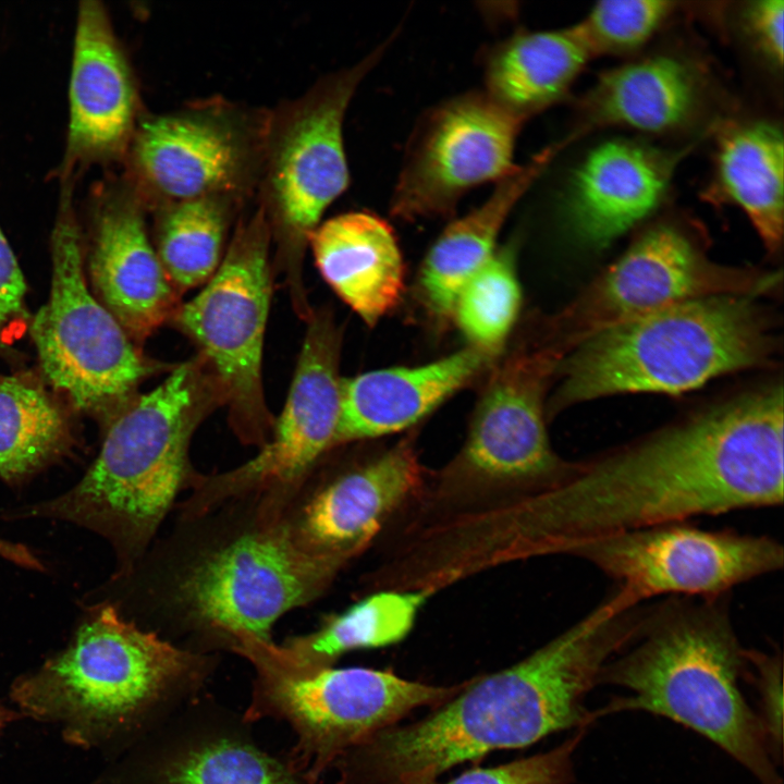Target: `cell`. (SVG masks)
I'll use <instances>...</instances> for the list:
<instances>
[{"instance_id": "cell-14", "label": "cell", "mask_w": 784, "mask_h": 784, "mask_svg": "<svg viewBox=\"0 0 784 784\" xmlns=\"http://www.w3.org/2000/svg\"><path fill=\"white\" fill-rule=\"evenodd\" d=\"M644 603L659 596L714 598L783 567V546L767 535L674 523L580 543L567 552Z\"/></svg>"}, {"instance_id": "cell-35", "label": "cell", "mask_w": 784, "mask_h": 784, "mask_svg": "<svg viewBox=\"0 0 784 784\" xmlns=\"http://www.w3.org/2000/svg\"><path fill=\"white\" fill-rule=\"evenodd\" d=\"M745 681L758 697L756 712L769 750L780 767L783 756V662L780 651L745 649Z\"/></svg>"}, {"instance_id": "cell-3", "label": "cell", "mask_w": 784, "mask_h": 784, "mask_svg": "<svg viewBox=\"0 0 784 784\" xmlns=\"http://www.w3.org/2000/svg\"><path fill=\"white\" fill-rule=\"evenodd\" d=\"M283 505L279 495L250 493L180 517L184 541L167 540L158 583L162 638L201 654L272 644L274 623L324 591L343 565L305 552Z\"/></svg>"}, {"instance_id": "cell-7", "label": "cell", "mask_w": 784, "mask_h": 784, "mask_svg": "<svg viewBox=\"0 0 784 784\" xmlns=\"http://www.w3.org/2000/svg\"><path fill=\"white\" fill-rule=\"evenodd\" d=\"M754 296L678 303L589 338L562 360L546 414L621 393L679 394L765 364L775 343Z\"/></svg>"}, {"instance_id": "cell-17", "label": "cell", "mask_w": 784, "mask_h": 784, "mask_svg": "<svg viewBox=\"0 0 784 784\" xmlns=\"http://www.w3.org/2000/svg\"><path fill=\"white\" fill-rule=\"evenodd\" d=\"M136 188L161 204L233 196L257 157V136L243 114L208 105L146 118L132 136Z\"/></svg>"}, {"instance_id": "cell-2", "label": "cell", "mask_w": 784, "mask_h": 784, "mask_svg": "<svg viewBox=\"0 0 784 784\" xmlns=\"http://www.w3.org/2000/svg\"><path fill=\"white\" fill-rule=\"evenodd\" d=\"M638 625L637 611L608 595L523 660L468 679L427 716L385 728L345 752L332 765L336 784H432L451 768L491 751L589 727L587 695Z\"/></svg>"}, {"instance_id": "cell-19", "label": "cell", "mask_w": 784, "mask_h": 784, "mask_svg": "<svg viewBox=\"0 0 784 784\" xmlns=\"http://www.w3.org/2000/svg\"><path fill=\"white\" fill-rule=\"evenodd\" d=\"M421 470L409 443L324 480L304 478L289 494L283 516L308 554L344 565L418 488Z\"/></svg>"}, {"instance_id": "cell-6", "label": "cell", "mask_w": 784, "mask_h": 784, "mask_svg": "<svg viewBox=\"0 0 784 784\" xmlns=\"http://www.w3.org/2000/svg\"><path fill=\"white\" fill-rule=\"evenodd\" d=\"M217 662V654L185 650L106 604L66 649L19 679L12 698L25 714L63 723L76 743L144 736L204 691Z\"/></svg>"}, {"instance_id": "cell-24", "label": "cell", "mask_w": 784, "mask_h": 784, "mask_svg": "<svg viewBox=\"0 0 784 784\" xmlns=\"http://www.w3.org/2000/svg\"><path fill=\"white\" fill-rule=\"evenodd\" d=\"M315 265L333 292L369 326L400 301L405 280L391 225L369 211L338 215L308 240Z\"/></svg>"}, {"instance_id": "cell-30", "label": "cell", "mask_w": 784, "mask_h": 784, "mask_svg": "<svg viewBox=\"0 0 784 784\" xmlns=\"http://www.w3.org/2000/svg\"><path fill=\"white\" fill-rule=\"evenodd\" d=\"M71 439L60 404L25 376L0 373V476L16 482L63 453Z\"/></svg>"}, {"instance_id": "cell-31", "label": "cell", "mask_w": 784, "mask_h": 784, "mask_svg": "<svg viewBox=\"0 0 784 784\" xmlns=\"http://www.w3.org/2000/svg\"><path fill=\"white\" fill-rule=\"evenodd\" d=\"M232 196H209L160 204L154 247L182 296L205 284L219 268L231 221Z\"/></svg>"}, {"instance_id": "cell-38", "label": "cell", "mask_w": 784, "mask_h": 784, "mask_svg": "<svg viewBox=\"0 0 784 784\" xmlns=\"http://www.w3.org/2000/svg\"><path fill=\"white\" fill-rule=\"evenodd\" d=\"M16 716H17L16 712L11 711V710L7 709L5 707H3L2 705H0V728L8 722L16 719Z\"/></svg>"}, {"instance_id": "cell-22", "label": "cell", "mask_w": 784, "mask_h": 784, "mask_svg": "<svg viewBox=\"0 0 784 784\" xmlns=\"http://www.w3.org/2000/svg\"><path fill=\"white\" fill-rule=\"evenodd\" d=\"M678 160L679 155L629 140L598 145L571 177L568 225L587 244L609 245L658 207Z\"/></svg>"}, {"instance_id": "cell-20", "label": "cell", "mask_w": 784, "mask_h": 784, "mask_svg": "<svg viewBox=\"0 0 784 784\" xmlns=\"http://www.w3.org/2000/svg\"><path fill=\"white\" fill-rule=\"evenodd\" d=\"M95 200L88 261L93 293L139 345L171 321L181 295L149 240L135 185L111 183Z\"/></svg>"}, {"instance_id": "cell-33", "label": "cell", "mask_w": 784, "mask_h": 784, "mask_svg": "<svg viewBox=\"0 0 784 784\" xmlns=\"http://www.w3.org/2000/svg\"><path fill=\"white\" fill-rule=\"evenodd\" d=\"M675 5L666 0L599 1L575 26L592 57L627 52L647 42Z\"/></svg>"}, {"instance_id": "cell-15", "label": "cell", "mask_w": 784, "mask_h": 784, "mask_svg": "<svg viewBox=\"0 0 784 784\" xmlns=\"http://www.w3.org/2000/svg\"><path fill=\"white\" fill-rule=\"evenodd\" d=\"M525 122L483 90L429 109L408 139L391 213L407 221L452 215L470 189L516 167L513 154Z\"/></svg>"}, {"instance_id": "cell-8", "label": "cell", "mask_w": 784, "mask_h": 784, "mask_svg": "<svg viewBox=\"0 0 784 784\" xmlns=\"http://www.w3.org/2000/svg\"><path fill=\"white\" fill-rule=\"evenodd\" d=\"M273 645L245 641L232 651L255 671L244 715L252 723H287L295 743L286 757L314 783L348 750L416 709L445 703L468 683L436 686L387 670L301 667L281 659Z\"/></svg>"}, {"instance_id": "cell-36", "label": "cell", "mask_w": 784, "mask_h": 784, "mask_svg": "<svg viewBox=\"0 0 784 784\" xmlns=\"http://www.w3.org/2000/svg\"><path fill=\"white\" fill-rule=\"evenodd\" d=\"M746 25L760 51L775 65H782L784 54V2L760 0L746 10Z\"/></svg>"}, {"instance_id": "cell-1", "label": "cell", "mask_w": 784, "mask_h": 784, "mask_svg": "<svg viewBox=\"0 0 784 784\" xmlns=\"http://www.w3.org/2000/svg\"><path fill=\"white\" fill-rule=\"evenodd\" d=\"M783 389L746 394L590 461L489 514L507 561L567 554L610 535L776 506L784 497Z\"/></svg>"}, {"instance_id": "cell-32", "label": "cell", "mask_w": 784, "mask_h": 784, "mask_svg": "<svg viewBox=\"0 0 784 784\" xmlns=\"http://www.w3.org/2000/svg\"><path fill=\"white\" fill-rule=\"evenodd\" d=\"M522 292L513 245L497 250L457 296L453 316L469 346L499 355L517 318Z\"/></svg>"}, {"instance_id": "cell-12", "label": "cell", "mask_w": 784, "mask_h": 784, "mask_svg": "<svg viewBox=\"0 0 784 784\" xmlns=\"http://www.w3.org/2000/svg\"><path fill=\"white\" fill-rule=\"evenodd\" d=\"M779 279L774 273L723 267L710 261L679 228L646 231L548 324L566 353L614 326L686 301L724 294L758 296Z\"/></svg>"}, {"instance_id": "cell-10", "label": "cell", "mask_w": 784, "mask_h": 784, "mask_svg": "<svg viewBox=\"0 0 784 784\" xmlns=\"http://www.w3.org/2000/svg\"><path fill=\"white\" fill-rule=\"evenodd\" d=\"M264 206L242 221L201 291L181 303L170 323L198 348L218 378L229 422L244 444L261 446L275 418L262 382V352L272 295L270 242Z\"/></svg>"}, {"instance_id": "cell-28", "label": "cell", "mask_w": 784, "mask_h": 784, "mask_svg": "<svg viewBox=\"0 0 784 784\" xmlns=\"http://www.w3.org/2000/svg\"><path fill=\"white\" fill-rule=\"evenodd\" d=\"M713 194L738 206L770 252L782 244L784 139L780 128L755 122L719 137Z\"/></svg>"}, {"instance_id": "cell-5", "label": "cell", "mask_w": 784, "mask_h": 784, "mask_svg": "<svg viewBox=\"0 0 784 784\" xmlns=\"http://www.w3.org/2000/svg\"><path fill=\"white\" fill-rule=\"evenodd\" d=\"M224 405L223 389L201 355L175 364L159 385L108 421L100 451L76 485L19 516L61 519L101 535L128 574L179 492L191 486L195 431Z\"/></svg>"}, {"instance_id": "cell-4", "label": "cell", "mask_w": 784, "mask_h": 784, "mask_svg": "<svg viewBox=\"0 0 784 784\" xmlns=\"http://www.w3.org/2000/svg\"><path fill=\"white\" fill-rule=\"evenodd\" d=\"M728 595L670 597L648 607L635 638L598 681L627 694L592 711V719L625 711L666 718L716 745L758 784H783L758 715L740 690L746 648L733 626Z\"/></svg>"}, {"instance_id": "cell-26", "label": "cell", "mask_w": 784, "mask_h": 784, "mask_svg": "<svg viewBox=\"0 0 784 784\" xmlns=\"http://www.w3.org/2000/svg\"><path fill=\"white\" fill-rule=\"evenodd\" d=\"M591 58L575 25L553 30H519L488 53L483 91L527 121L565 96Z\"/></svg>"}, {"instance_id": "cell-16", "label": "cell", "mask_w": 784, "mask_h": 784, "mask_svg": "<svg viewBox=\"0 0 784 784\" xmlns=\"http://www.w3.org/2000/svg\"><path fill=\"white\" fill-rule=\"evenodd\" d=\"M565 354L543 338L524 343L493 369L454 466L489 482L526 485L529 492L562 479L572 463L552 450L544 401Z\"/></svg>"}, {"instance_id": "cell-18", "label": "cell", "mask_w": 784, "mask_h": 784, "mask_svg": "<svg viewBox=\"0 0 784 784\" xmlns=\"http://www.w3.org/2000/svg\"><path fill=\"white\" fill-rule=\"evenodd\" d=\"M144 737L135 784H320L262 748L244 712L206 691Z\"/></svg>"}, {"instance_id": "cell-23", "label": "cell", "mask_w": 784, "mask_h": 784, "mask_svg": "<svg viewBox=\"0 0 784 784\" xmlns=\"http://www.w3.org/2000/svg\"><path fill=\"white\" fill-rule=\"evenodd\" d=\"M497 356L468 346L425 365L376 369L343 379L332 449L414 426L483 373Z\"/></svg>"}, {"instance_id": "cell-25", "label": "cell", "mask_w": 784, "mask_h": 784, "mask_svg": "<svg viewBox=\"0 0 784 784\" xmlns=\"http://www.w3.org/2000/svg\"><path fill=\"white\" fill-rule=\"evenodd\" d=\"M568 139L550 145L495 182L477 208L452 221L429 248L418 277V298L430 317L446 323L464 286L495 254L499 234L514 207Z\"/></svg>"}, {"instance_id": "cell-34", "label": "cell", "mask_w": 784, "mask_h": 784, "mask_svg": "<svg viewBox=\"0 0 784 784\" xmlns=\"http://www.w3.org/2000/svg\"><path fill=\"white\" fill-rule=\"evenodd\" d=\"M588 727H581L555 747L490 768H473L448 782L432 784H574V756Z\"/></svg>"}, {"instance_id": "cell-29", "label": "cell", "mask_w": 784, "mask_h": 784, "mask_svg": "<svg viewBox=\"0 0 784 784\" xmlns=\"http://www.w3.org/2000/svg\"><path fill=\"white\" fill-rule=\"evenodd\" d=\"M436 589L381 591L327 618L316 630L274 644V652L290 664L320 669L334 666L345 653L403 640L417 614Z\"/></svg>"}, {"instance_id": "cell-11", "label": "cell", "mask_w": 784, "mask_h": 784, "mask_svg": "<svg viewBox=\"0 0 784 784\" xmlns=\"http://www.w3.org/2000/svg\"><path fill=\"white\" fill-rule=\"evenodd\" d=\"M389 42L320 82L290 107L269 133L268 205L262 206L278 245L277 264L285 275L294 309L304 320L313 311L303 279L304 252L322 213L350 183L343 144L345 112Z\"/></svg>"}, {"instance_id": "cell-13", "label": "cell", "mask_w": 784, "mask_h": 784, "mask_svg": "<svg viewBox=\"0 0 784 784\" xmlns=\"http://www.w3.org/2000/svg\"><path fill=\"white\" fill-rule=\"evenodd\" d=\"M282 413L269 439L248 462L232 470L195 474L184 516L205 513L250 493H292L331 451L341 413V331L332 314L314 309Z\"/></svg>"}, {"instance_id": "cell-9", "label": "cell", "mask_w": 784, "mask_h": 784, "mask_svg": "<svg viewBox=\"0 0 784 784\" xmlns=\"http://www.w3.org/2000/svg\"><path fill=\"white\" fill-rule=\"evenodd\" d=\"M64 183L51 237L50 296L30 333L46 379L78 409L110 420L145 380L175 364L146 356L87 286L72 182Z\"/></svg>"}, {"instance_id": "cell-21", "label": "cell", "mask_w": 784, "mask_h": 784, "mask_svg": "<svg viewBox=\"0 0 784 784\" xmlns=\"http://www.w3.org/2000/svg\"><path fill=\"white\" fill-rule=\"evenodd\" d=\"M64 161L75 166L118 156L135 131L137 94L125 53L101 2H79L69 86Z\"/></svg>"}, {"instance_id": "cell-37", "label": "cell", "mask_w": 784, "mask_h": 784, "mask_svg": "<svg viewBox=\"0 0 784 784\" xmlns=\"http://www.w3.org/2000/svg\"><path fill=\"white\" fill-rule=\"evenodd\" d=\"M25 293L24 277L0 228V343L9 324L22 316Z\"/></svg>"}, {"instance_id": "cell-27", "label": "cell", "mask_w": 784, "mask_h": 784, "mask_svg": "<svg viewBox=\"0 0 784 784\" xmlns=\"http://www.w3.org/2000/svg\"><path fill=\"white\" fill-rule=\"evenodd\" d=\"M697 99V82L688 66L673 57L654 56L603 72L583 108L589 127L661 133L685 123Z\"/></svg>"}]
</instances>
